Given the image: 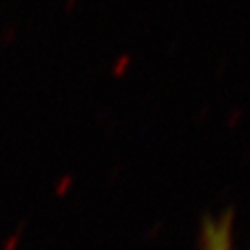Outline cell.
Wrapping results in <instances>:
<instances>
[{
  "mask_svg": "<svg viewBox=\"0 0 250 250\" xmlns=\"http://www.w3.org/2000/svg\"><path fill=\"white\" fill-rule=\"evenodd\" d=\"M207 250H231L229 231H228L226 224H217L208 229Z\"/></svg>",
  "mask_w": 250,
  "mask_h": 250,
  "instance_id": "cell-1",
  "label": "cell"
},
{
  "mask_svg": "<svg viewBox=\"0 0 250 250\" xmlns=\"http://www.w3.org/2000/svg\"><path fill=\"white\" fill-rule=\"evenodd\" d=\"M80 5V0H64V11L75 12V9Z\"/></svg>",
  "mask_w": 250,
  "mask_h": 250,
  "instance_id": "cell-4",
  "label": "cell"
},
{
  "mask_svg": "<svg viewBox=\"0 0 250 250\" xmlns=\"http://www.w3.org/2000/svg\"><path fill=\"white\" fill-rule=\"evenodd\" d=\"M130 66H132V56L125 52V54L117 56V59L111 62L109 71H111L113 77H124V75L130 70Z\"/></svg>",
  "mask_w": 250,
  "mask_h": 250,
  "instance_id": "cell-2",
  "label": "cell"
},
{
  "mask_svg": "<svg viewBox=\"0 0 250 250\" xmlns=\"http://www.w3.org/2000/svg\"><path fill=\"white\" fill-rule=\"evenodd\" d=\"M18 26L16 24H9V26H5L4 30H2V33H0V42L4 43V45H9V43L16 42V39H18Z\"/></svg>",
  "mask_w": 250,
  "mask_h": 250,
  "instance_id": "cell-3",
  "label": "cell"
}]
</instances>
